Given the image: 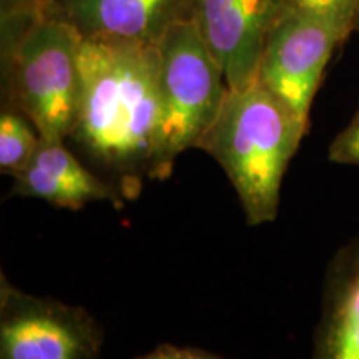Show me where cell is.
<instances>
[{
    "instance_id": "5b68a950",
    "label": "cell",
    "mask_w": 359,
    "mask_h": 359,
    "mask_svg": "<svg viewBox=\"0 0 359 359\" xmlns=\"http://www.w3.org/2000/svg\"><path fill=\"white\" fill-rule=\"evenodd\" d=\"M103 341L85 308L27 293L0 275V359H100Z\"/></svg>"
},
{
    "instance_id": "5bb4252c",
    "label": "cell",
    "mask_w": 359,
    "mask_h": 359,
    "mask_svg": "<svg viewBox=\"0 0 359 359\" xmlns=\"http://www.w3.org/2000/svg\"><path fill=\"white\" fill-rule=\"evenodd\" d=\"M135 359H187L185 348L173 346V344H161V346L155 348L154 351L143 354Z\"/></svg>"
},
{
    "instance_id": "52a82bcc",
    "label": "cell",
    "mask_w": 359,
    "mask_h": 359,
    "mask_svg": "<svg viewBox=\"0 0 359 359\" xmlns=\"http://www.w3.org/2000/svg\"><path fill=\"white\" fill-rule=\"evenodd\" d=\"M283 0H195V20L230 90L257 82L262 53Z\"/></svg>"
},
{
    "instance_id": "4fadbf2b",
    "label": "cell",
    "mask_w": 359,
    "mask_h": 359,
    "mask_svg": "<svg viewBox=\"0 0 359 359\" xmlns=\"http://www.w3.org/2000/svg\"><path fill=\"white\" fill-rule=\"evenodd\" d=\"M327 160L336 165L359 167V103L349 123L327 147Z\"/></svg>"
},
{
    "instance_id": "6da1fadb",
    "label": "cell",
    "mask_w": 359,
    "mask_h": 359,
    "mask_svg": "<svg viewBox=\"0 0 359 359\" xmlns=\"http://www.w3.org/2000/svg\"><path fill=\"white\" fill-rule=\"evenodd\" d=\"M161 95L156 45L80 43V100L67 138L77 155L130 201L156 182Z\"/></svg>"
},
{
    "instance_id": "277c9868",
    "label": "cell",
    "mask_w": 359,
    "mask_h": 359,
    "mask_svg": "<svg viewBox=\"0 0 359 359\" xmlns=\"http://www.w3.org/2000/svg\"><path fill=\"white\" fill-rule=\"evenodd\" d=\"M158 47L161 138L156 180L170 178L183 151L196 148L226 100L230 87L195 19L180 22Z\"/></svg>"
},
{
    "instance_id": "30bf717a",
    "label": "cell",
    "mask_w": 359,
    "mask_h": 359,
    "mask_svg": "<svg viewBox=\"0 0 359 359\" xmlns=\"http://www.w3.org/2000/svg\"><path fill=\"white\" fill-rule=\"evenodd\" d=\"M309 359H359V230L326 264Z\"/></svg>"
},
{
    "instance_id": "8fae6325",
    "label": "cell",
    "mask_w": 359,
    "mask_h": 359,
    "mask_svg": "<svg viewBox=\"0 0 359 359\" xmlns=\"http://www.w3.org/2000/svg\"><path fill=\"white\" fill-rule=\"evenodd\" d=\"M40 133L27 116L13 107L0 111V173L17 177L32 161L40 143Z\"/></svg>"
},
{
    "instance_id": "ba28073f",
    "label": "cell",
    "mask_w": 359,
    "mask_h": 359,
    "mask_svg": "<svg viewBox=\"0 0 359 359\" xmlns=\"http://www.w3.org/2000/svg\"><path fill=\"white\" fill-rule=\"evenodd\" d=\"M40 13L85 40L158 45L173 25L195 19V0H37Z\"/></svg>"
},
{
    "instance_id": "e0dca14e",
    "label": "cell",
    "mask_w": 359,
    "mask_h": 359,
    "mask_svg": "<svg viewBox=\"0 0 359 359\" xmlns=\"http://www.w3.org/2000/svg\"><path fill=\"white\" fill-rule=\"evenodd\" d=\"M358 27H359V25H358Z\"/></svg>"
},
{
    "instance_id": "3957f363",
    "label": "cell",
    "mask_w": 359,
    "mask_h": 359,
    "mask_svg": "<svg viewBox=\"0 0 359 359\" xmlns=\"http://www.w3.org/2000/svg\"><path fill=\"white\" fill-rule=\"evenodd\" d=\"M82 37L37 8L2 12V105L22 111L42 138L67 142L80 100Z\"/></svg>"
},
{
    "instance_id": "9c48e42d",
    "label": "cell",
    "mask_w": 359,
    "mask_h": 359,
    "mask_svg": "<svg viewBox=\"0 0 359 359\" xmlns=\"http://www.w3.org/2000/svg\"><path fill=\"white\" fill-rule=\"evenodd\" d=\"M11 196L43 200L65 210H80L95 201L116 208L127 203L116 187L93 172L64 140L52 138H40L29 167L13 177Z\"/></svg>"
},
{
    "instance_id": "7c38bea8",
    "label": "cell",
    "mask_w": 359,
    "mask_h": 359,
    "mask_svg": "<svg viewBox=\"0 0 359 359\" xmlns=\"http://www.w3.org/2000/svg\"><path fill=\"white\" fill-rule=\"evenodd\" d=\"M283 15L331 22L353 34L359 25V0H283Z\"/></svg>"
},
{
    "instance_id": "9a60e30c",
    "label": "cell",
    "mask_w": 359,
    "mask_h": 359,
    "mask_svg": "<svg viewBox=\"0 0 359 359\" xmlns=\"http://www.w3.org/2000/svg\"><path fill=\"white\" fill-rule=\"evenodd\" d=\"M185 354H187V359H223L217 356V354L205 351V349H200V348H185Z\"/></svg>"
},
{
    "instance_id": "7a4b0ae2",
    "label": "cell",
    "mask_w": 359,
    "mask_h": 359,
    "mask_svg": "<svg viewBox=\"0 0 359 359\" xmlns=\"http://www.w3.org/2000/svg\"><path fill=\"white\" fill-rule=\"evenodd\" d=\"M309 123L259 82L230 90L198 143L235 188L248 226L275 222L281 185Z\"/></svg>"
},
{
    "instance_id": "2e32d148",
    "label": "cell",
    "mask_w": 359,
    "mask_h": 359,
    "mask_svg": "<svg viewBox=\"0 0 359 359\" xmlns=\"http://www.w3.org/2000/svg\"><path fill=\"white\" fill-rule=\"evenodd\" d=\"M358 30H359V27H358Z\"/></svg>"
},
{
    "instance_id": "8992f818",
    "label": "cell",
    "mask_w": 359,
    "mask_h": 359,
    "mask_svg": "<svg viewBox=\"0 0 359 359\" xmlns=\"http://www.w3.org/2000/svg\"><path fill=\"white\" fill-rule=\"evenodd\" d=\"M349 35V30L331 22L283 15L264 43L257 82L309 123L327 65Z\"/></svg>"
}]
</instances>
